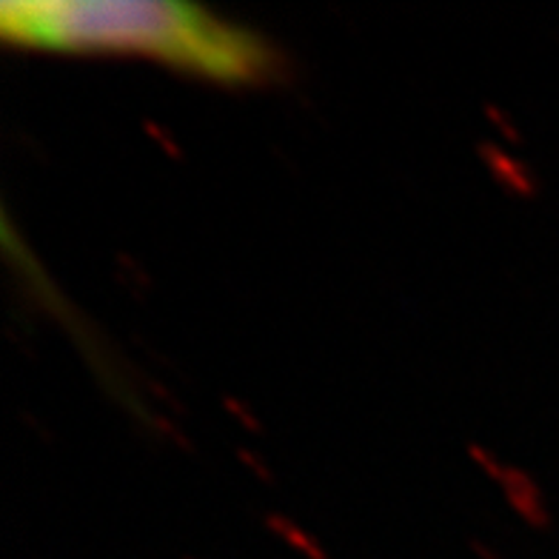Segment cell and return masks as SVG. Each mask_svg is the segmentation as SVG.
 I'll list each match as a JSON object with an SVG mask.
<instances>
[{
	"instance_id": "1",
	"label": "cell",
	"mask_w": 559,
	"mask_h": 559,
	"mask_svg": "<svg viewBox=\"0 0 559 559\" xmlns=\"http://www.w3.org/2000/svg\"><path fill=\"white\" fill-rule=\"evenodd\" d=\"M0 29L9 44L140 55L231 86L272 81L280 69L269 40L175 0H23L0 9Z\"/></svg>"
}]
</instances>
